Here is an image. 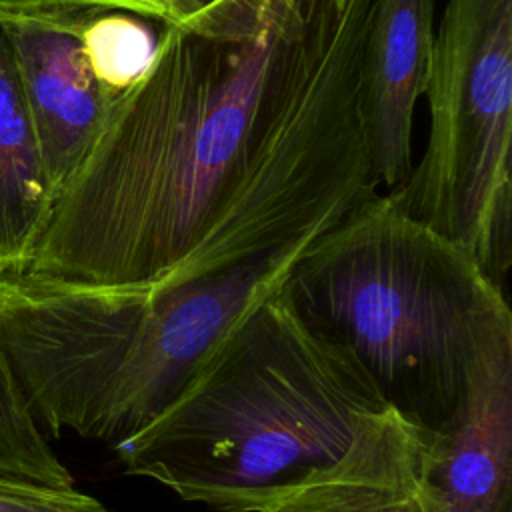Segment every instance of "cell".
Returning a JSON list of instances; mask_svg holds the SVG:
<instances>
[{"mask_svg":"<svg viewBox=\"0 0 512 512\" xmlns=\"http://www.w3.org/2000/svg\"><path fill=\"white\" fill-rule=\"evenodd\" d=\"M282 288V286H280ZM386 404L342 352L274 292L212 350L182 392L114 444L122 470L220 512H264L334 464Z\"/></svg>","mask_w":512,"mask_h":512,"instance_id":"2","label":"cell"},{"mask_svg":"<svg viewBox=\"0 0 512 512\" xmlns=\"http://www.w3.org/2000/svg\"><path fill=\"white\" fill-rule=\"evenodd\" d=\"M280 294L424 434L452 414L486 348L512 334L504 290L478 260L380 192L292 264Z\"/></svg>","mask_w":512,"mask_h":512,"instance_id":"3","label":"cell"},{"mask_svg":"<svg viewBox=\"0 0 512 512\" xmlns=\"http://www.w3.org/2000/svg\"><path fill=\"white\" fill-rule=\"evenodd\" d=\"M370 14L372 0H286L246 38L162 26L20 274L158 294L308 250L378 194Z\"/></svg>","mask_w":512,"mask_h":512,"instance_id":"1","label":"cell"},{"mask_svg":"<svg viewBox=\"0 0 512 512\" xmlns=\"http://www.w3.org/2000/svg\"><path fill=\"white\" fill-rule=\"evenodd\" d=\"M424 96L422 158L386 194L502 286L512 260V0L446 2Z\"/></svg>","mask_w":512,"mask_h":512,"instance_id":"5","label":"cell"},{"mask_svg":"<svg viewBox=\"0 0 512 512\" xmlns=\"http://www.w3.org/2000/svg\"><path fill=\"white\" fill-rule=\"evenodd\" d=\"M204 0H0L4 26H52L82 32L96 16L128 12L162 26L194 30Z\"/></svg>","mask_w":512,"mask_h":512,"instance_id":"13","label":"cell"},{"mask_svg":"<svg viewBox=\"0 0 512 512\" xmlns=\"http://www.w3.org/2000/svg\"><path fill=\"white\" fill-rule=\"evenodd\" d=\"M0 512H112L94 496L0 474Z\"/></svg>","mask_w":512,"mask_h":512,"instance_id":"14","label":"cell"},{"mask_svg":"<svg viewBox=\"0 0 512 512\" xmlns=\"http://www.w3.org/2000/svg\"><path fill=\"white\" fill-rule=\"evenodd\" d=\"M428 512H512V334L478 360L452 414L424 438Z\"/></svg>","mask_w":512,"mask_h":512,"instance_id":"6","label":"cell"},{"mask_svg":"<svg viewBox=\"0 0 512 512\" xmlns=\"http://www.w3.org/2000/svg\"><path fill=\"white\" fill-rule=\"evenodd\" d=\"M88 68L112 98L134 86L148 70L158 36L150 20L128 12H106L80 32Z\"/></svg>","mask_w":512,"mask_h":512,"instance_id":"11","label":"cell"},{"mask_svg":"<svg viewBox=\"0 0 512 512\" xmlns=\"http://www.w3.org/2000/svg\"><path fill=\"white\" fill-rule=\"evenodd\" d=\"M52 204L4 24H0V276L24 272Z\"/></svg>","mask_w":512,"mask_h":512,"instance_id":"10","label":"cell"},{"mask_svg":"<svg viewBox=\"0 0 512 512\" xmlns=\"http://www.w3.org/2000/svg\"><path fill=\"white\" fill-rule=\"evenodd\" d=\"M426 434L394 408L368 416L346 452L264 512H428L420 482Z\"/></svg>","mask_w":512,"mask_h":512,"instance_id":"9","label":"cell"},{"mask_svg":"<svg viewBox=\"0 0 512 512\" xmlns=\"http://www.w3.org/2000/svg\"><path fill=\"white\" fill-rule=\"evenodd\" d=\"M52 198L100 132L112 96L92 76L80 32L6 26Z\"/></svg>","mask_w":512,"mask_h":512,"instance_id":"8","label":"cell"},{"mask_svg":"<svg viewBox=\"0 0 512 512\" xmlns=\"http://www.w3.org/2000/svg\"><path fill=\"white\" fill-rule=\"evenodd\" d=\"M0 474L54 488H72L74 478L50 448L30 414L0 352Z\"/></svg>","mask_w":512,"mask_h":512,"instance_id":"12","label":"cell"},{"mask_svg":"<svg viewBox=\"0 0 512 512\" xmlns=\"http://www.w3.org/2000/svg\"><path fill=\"white\" fill-rule=\"evenodd\" d=\"M436 0H372L362 54V114L380 186H402L414 166L412 126L426 94Z\"/></svg>","mask_w":512,"mask_h":512,"instance_id":"7","label":"cell"},{"mask_svg":"<svg viewBox=\"0 0 512 512\" xmlns=\"http://www.w3.org/2000/svg\"><path fill=\"white\" fill-rule=\"evenodd\" d=\"M286 0H204L194 32L216 38H246Z\"/></svg>","mask_w":512,"mask_h":512,"instance_id":"15","label":"cell"},{"mask_svg":"<svg viewBox=\"0 0 512 512\" xmlns=\"http://www.w3.org/2000/svg\"><path fill=\"white\" fill-rule=\"evenodd\" d=\"M306 252V250H304ZM304 252L166 292L0 276V352L40 430L118 444L148 426Z\"/></svg>","mask_w":512,"mask_h":512,"instance_id":"4","label":"cell"}]
</instances>
